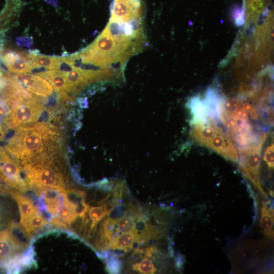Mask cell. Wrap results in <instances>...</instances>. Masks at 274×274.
Masks as SVG:
<instances>
[{
    "label": "cell",
    "instance_id": "cell-1",
    "mask_svg": "<svg viewBox=\"0 0 274 274\" xmlns=\"http://www.w3.org/2000/svg\"><path fill=\"white\" fill-rule=\"evenodd\" d=\"M22 168L60 156L59 134L45 122L16 128L5 147Z\"/></svg>",
    "mask_w": 274,
    "mask_h": 274
},
{
    "label": "cell",
    "instance_id": "cell-2",
    "mask_svg": "<svg viewBox=\"0 0 274 274\" xmlns=\"http://www.w3.org/2000/svg\"><path fill=\"white\" fill-rule=\"evenodd\" d=\"M7 114L4 125L16 129L38 122L45 111L42 99L20 87L5 101Z\"/></svg>",
    "mask_w": 274,
    "mask_h": 274
},
{
    "label": "cell",
    "instance_id": "cell-3",
    "mask_svg": "<svg viewBox=\"0 0 274 274\" xmlns=\"http://www.w3.org/2000/svg\"><path fill=\"white\" fill-rule=\"evenodd\" d=\"M60 156L23 168L28 187L36 192L67 190L68 180Z\"/></svg>",
    "mask_w": 274,
    "mask_h": 274
},
{
    "label": "cell",
    "instance_id": "cell-4",
    "mask_svg": "<svg viewBox=\"0 0 274 274\" xmlns=\"http://www.w3.org/2000/svg\"><path fill=\"white\" fill-rule=\"evenodd\" d=\"M191 125V136L196 143L228 160H239L236 146L214 121L192 122Z\"/></svg>",
    "mask_w": 274,
    "mask_h": 274
},
{
    "label": "cell",
    "instance_id": "cell-5",
    "mask_svg": "<svg viewBox=\"0 0 274 274\" xmlns=\"http://www.w3.org/2000/svg\"><path fill=\"white\" fill-rule=\"evenodd\" d=\"M267 138V133L262 134L259 140L239 150V166L245 176L266 197L260 183V157L262 146Z\"/></svg>",
    "mask_w": 274,
    "mask_h": 274
},
{
    "label": "cell",
    "instance_id": "cell-6",
    "mask_svg": "<svg viewBox=\"0 0 274 274\" xmlns=\"http://www.w3.org/2000/svg\"><path fill=\"white\" fill-rule=\"evenodd\" d=\"M0 182L8 187L24 192L28 189L25 178L22 176V168L5 149L0 147Z\"/></svg>",
    "mask_w": 274,
    "mask_h": 274
},
{
    "label": "cell",
    "instance_id": "cell-7",
    "mask_svg": "<svg viewBox=\"0 0 274 274\" xmlns=\"http://www.w3.org/2000/svg\"><path fill=\"white\" fill-rule=\"evenodd\" d=\"M38 195V208L42 216L50 222L59 213L63 201V191L47 189L36 192Z\"/></svg>",
    "mask_w": 274,
    "mask_h": 274
},
{
    "label": "cell",
    "instance_id": "cell-8",
    "mask_svg": "<svg viewBox=\"0 0 274 274\" xmlns=\"http://www.w3.org/2000/svg\"><path fill=\"white\" fill-rule=\"evenodd\" d=\"M0 59L8 70L14 73H29L36 67L30 53L25 51L1 48Z\"/></svg>",
    "mask_w": 274,
    "mask_h": 274
},
{
    "label": "cell",
    "instance_id": "cell-9",
    "mask_svg": "<svg viewBox=\"0 0 274 274\" xmlns=\"http://www.w3.org/2000/svg\"><path fill=\"white\" fill-rule=\"evenodd\" d=\"M10 74L19 84L38 96L47 98L53 94L52 85L48 81L39 75L27 73Z\"/></svg>",
    "mask_w": 274,
    "mask_h": 274
},
{
    "label": "cell",
    "instance_id": "cell-10",
    "mask_svg": "<svg viewBox=\"0 0 274 274\" xmlns=\"http://www.w3.org/2000/svg\"><path fill=\"white\" fill-rule=\"evenodd\" d=\"M27 249L7 227L0 231V265L15 257L22 255Z\"/></svg>",
    "mask_w": 274,
    "mask_h": 274
},
{
    "label": "cell",
    "instance_id": "cell-11",
    "mask_svg": "<svg viewBox=\"0 0 274 274\" xmlns=\"http://www.w3.org/2000/svg\"><path fill=\"white\" fill-rule=\"evenodd\" d=\"M37 75L48 80L63 100H72L78 91L67 81L60 70H49Z\"/></svg>",
    "mask_w": 274,
    "mask_h": 274
},
{
    "label": "cell",
    "instance_id": "cell-12",
    "mask_svg": "<svg viewBox=\"0 0 274 274\" xmlns=\"http://www.w3.org/2000/svg\"><path fill=\"white\" fill-rule=\"evenodd\" d=\"M42 216L40 212L37 213L21 224H19L24 230L32 238L35 233L41 231L45 228L52 226Z\"/></svg>",
    "mask_w": 274,
    "mask_h": 274
},
{
    "label": "cell",
    "instance_id": "cell-13",
    "mask_svg": "<svg viewBox=\"0 0 274 274\" xmlns=\"http://www.w3.org/2000/svg\"><path fill=\"white\" fill-rule=\"evenodd\" d=\"M30 57L36 67H43L52 70H59L63 62V57L50 56L30 53Z\"/></svg>",
    "mask_w": 274,
    "mask_h": 274
},
{
    "label": "cell",
    "instance_id": "cell-14",
    "mask_svg": "<svg viewBox=\"0 0 274 274\" xmlns=\"http://www.w3.org/2000/svg\"><path fill=\"white\" fill-rule=\"evenodd\" d=\"M273 210L264 202L261 208L259 223L264 235L269 239L273 238Z\"/></svg>",
    "mask_w": 274,
    "mask_h": 274
},
{
    "label": "cell",
    "instance_id": "cell-15",
    "mask_svg": "<svg viewBox=\"0 0 274 274\" xmlns=\"http://www.w3.org/2000/svg\"><path fill=\"white\" fill-rule=\"evenodd\" d=\"M136 238L133 232H124L119 235L112 242L111 248L113 249L118 248L131 249V246Z\"/></svg>",
    "mask_w": 274,
    "mask_h": 274
},
{
    "label": "cell",
    "instance_id": "cell-16",
    "mask_svg": "<svg viewBox=\"0 0 274 274\" xmlns=\"http://www.w3.org/2000/svg\"><path fill=\"white\" fill-rule=\"evenodd\" d=\"M106 262V270L110 273H119L122 267L121 260L113 252L107 251L104 259Z\"/></svg>",
    "mask_w": 274,
    "mask_h": 274
},
{
    "label": "cell",
    "instance_id": "cell-17",
    "mask_svg": "<svg viewBox=\"0 0 274 274\" xmlns=\"http://www.w3.org/2000/svg\"><path fill=\"white\" fill-rule=\"evenodd\" d=\"M108 213V210L105 204H103L100 206L92 207L90 208L89 207L87 210V215L89 216V220L97 223L101 219H104Z\"/></svg>",
    "mask_w": 274,
    "mask_h": 274
},
{
    "label": "cell",
    "instance_id": "cell-18",
    "mask_svg": "<svg viewBox=\"0 0 274 274\" xmlns=\"http://www.w3.org/2000/svg\"><path fill=\"white\" fill-rule=\"evenodd\" d=\"M132 268L143 273H153L156 270L152 261L146 258L141 262L133 264Z\"/></svg>",
    "mask_w": 274,
    "mask_h": 274
},
{
    "label": "cell",
    "instance_id": "cell-19",
    "mask_svg": "<svg viewBox=\"0 0 274 274\" xmlns=\"http://www.w3.org/2000/svg\"><path fill=\"white\" fill-rule=\"evenodd\" d=\"M134 218L129 215H125L120 219L117 223V228L121 232L132 231L134 225Z\"/></svg>",
    "mask_w": 274,
    "mask_h": 274
},
{
    "label": "cell",
    "instance_id": "cell-20",
    "mask_svg": "<svg viewBox=\"0 0 274 274\" xmlns=\"http://www.w3.org/2000/svg\"><path fill=\"white\" fill-rule=\"evenodd\" d=\"M127 209L124 205L118 203L108 212V218L113 221H118L125 216Z\"/></svg>",
    "mask_w": 274,
    "mask_h": 274
},
{
    "label": "cell",
    "instance_id": "cell-21",
    "mask_svg": "<svg viewBox=\"0 0 274 274\" xmlns=\"http://www.w3.org/2000/svg\"><path fill=\"white\" fill-rule=\"evenodd\" d=\"M249 14L259 12L264 7L265 0H244Z\"/></svg>",
    "mask_w": 274,
    "mask_h": 274
},
{
    "label": "cell",
    "instance_id": "cell-22",
    "mask_svg": "<svg viewBox=\"0 0 274 274\" xmlns=\"http://www.w3.org/2000/svg\"><path fill=\"white\" fill-rule=\"evenodd\" d=\"M273 144L268 146L265 149L263 156V160L266 162L269 168H273L274 166L273 160Z\"/></svg>",
    "mask_w": 274,
    "mask_h": 274
},
{
    "label": "cell",
    "instance_id": "cell-23",
    "mask_svg": "<svg viewBox=\"0 0 274 274\" xmlns=\"http://www.w3.org/2000/svg\"><path fill=\"white\" fill-rule=\"evenodd\" d=\"M232 16L237 25H242L244 22V10L239 6L234 7L232 10Z\"/></svg>",
    "mask_w": 274,
    "mask_h": 274
},
{
    "label": "cell",
    "instance_id": "cell-24",
    "mask_svg": "<svg viewBox=\"0 0 274 274\" xmlns=\"http://www.w3.org/2000/svg\"><path fill=\"white\" fill-rule=\"evenodd\" d=\"M6 114V106L2 96H0V126L3 128L4 125Z\"/></svg>",
    "mask_w": 274,
    "mask_h": 274
},
{
    "label": "cell",
    "instance_id": "cell-25",
    "mask_svg": "<svg viewBox=\"0 0 274 274\" xmlns=\"http://www.w3.org/2000/svg\"><path fill=\"white\" fill-rule=\"evenodd\" d=\"M130 248H118L114 249L113 253L117 256L124 255L126 253L129 251Z\"/></svg>",
    "mask_w": 274,
    "mask_h": 274
}]
</instances>
